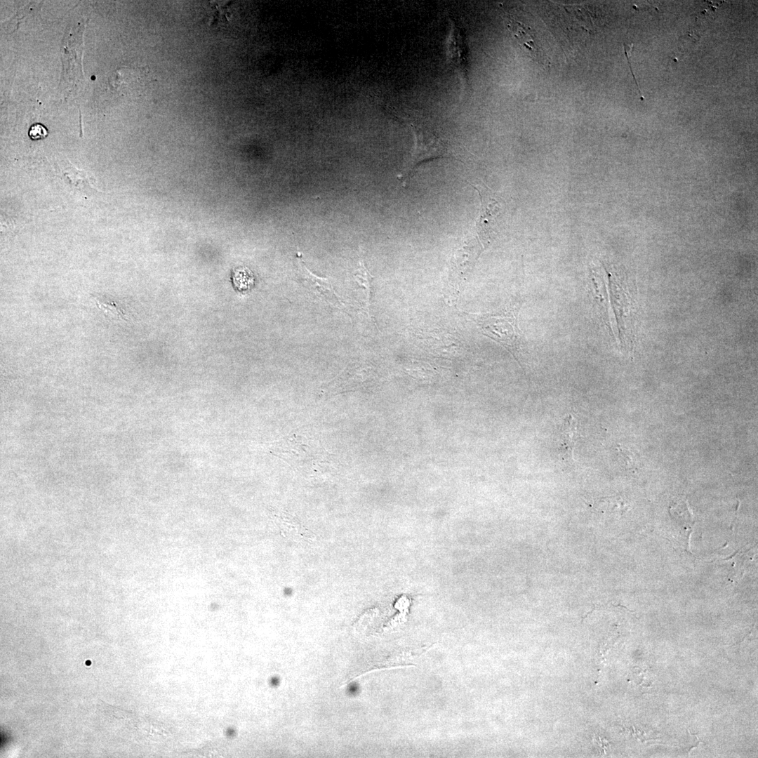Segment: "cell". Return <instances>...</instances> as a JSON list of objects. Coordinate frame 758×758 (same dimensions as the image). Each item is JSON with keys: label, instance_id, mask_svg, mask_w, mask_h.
I'll list each match as a JSON object with an SVG mask.
<instances>
[{"label": "cell", "instance_id": "1", "mask_svg": "<svg viewBox=\"0 0 758 758\" xmlns=\"http://www.w3.org/2000/svg\"><path fill=\"white\" fill-rule=\"evenodd\" d=\"M480 197L481 208L474 224L463 237L451 259L450 279L458 285L491 239V223L499 211L498 202L480 186L472 185Z\"/></svg>", "mask_w": 758, "mask_h": 758}, {"label": "cell", "instance_id": "2", "mask_svg": "<svg viewBox=\"0 0 758 758\" xmlns=\"http://www.w3.org/2000/svg\"><path fill=\"white\" fill-rule=\"evenodd\" d=\"M276 456L302 472L314 474L333 467L331 454L319 441L302 434H292L274 447Z\"/></svg>", "mask_w": 758, "mask_h": 758}, {"label": "cell", "instance_id": "3", "mask_svg": "<svg viewBox=\"0 0 758 758\" xmlns=\"http://www.w3.org/2000/svg\"><path fill=\"white\" fill-rule=\"evenodd\" d=\"M413 135V147L399 178L405 185L418 166L429 160L450 157L448 144L432 129L423 124H410Z\"/></svg>", "mask_w": 758, "mask_h": 758}, {"label": "cell", "instance_id": "4", "mask_svg": "<svg viewBox=\"0 0 758 758\" xmlns=\"http://www.w3.org/2000/svg\"><path fill=\"white\" fill-rule=\"evenodd\" d=\"M477 322L485 335L510 352H513L517 349L519 341V329L517 319L512 313L478 316Z\"/></svg>", "mask_w": 758, "mask_h": 758}, {"label": "cell", "instance_id": "5", "mask_svg": "<svg viewBox=\"0 0 758 758\" xmlns=\"http://www.w3.org/2000/svg\"><path fill=\"white\" fill-rule=\"evenodd\" d=\"M298 274L304 286L315 295L335 307L344 306L340 296L333 289L331 281L311 272L305 265L300 255L298 256Z\"/></svg>", "mask_w": 758, "mask_h": 758}, {"label": "cell", "instance_id": "6", "mask_svg": "<svg viewBox=\"0 0 758 758\" xmlns=\"http://www.w3.org/2000/svg\"><path fill=\"white\" fill-rule=\"evenodd\" d=\"M449 58L452 65L457 69L463 85L467 84V46L463 31L455 22H452L448 41Z\"/></svg>", "mask_w": 758, "mask_h": 758}, {"label": "cell", "instance_id": "7", "mask_svg": "<svg viewBox=\"0 0 758 758\" xmlns=\"http://www.w3.org/2000/svg\"><path fill=\"white\" fill-rule=\"evenodd\" d=\"M577 420L571 414L564 418L560 427V446L559 450L564 460H573V451L580 437L577 430Z\"/></svg>", "mask_w": 758, "mask_h": 758}, {"label": "cell", "instance_id": "8", "mask_svg": "<svg viewBox=\"0 0 758 758\" xmlns=\"http://www.w3.org/2000/svg\"><path fill=\"white\" fill-rule=\"evenodd\" d=\"M354 278L359 286L363 287L366 291L367 302H368L371 293V284L373 277L368 271L364 260L359 261V266L355 270Z\"/></svg>", "mask_w": 758, "mask_h": 758}, {"label": "cell", "instance_id": "9", "mask_svg": "<svg viewBox=\"0 0 758 758\" xmlns=\"http://www.w3.org/2000/svg\"><path fill=\"white\" fill-rule=\"evenodd\" d=\"M94 300L98 307L104 311L105 314L109 317H121L124 315L122 310L117 307L114 302L107 299H100L96 296H94Z\"/></svg>", "mask_w": 758, "mask_h": 758}, {"label": "cell", "instance_id": "10", "mask_svg": "<svg viewBox=\"0 0 758 758\" xmlns=\"http://www.w3.org/2000/svg\"><path fill=\"white\" fill-rule=\"evenodd\" d=\"M28 135L32 140H39L47 136L48 131L42 124H36L31 126Z\"/></svg>", "mask_w": 758, "mask_h": 758}, {"label": "cell", "instance_id": "11", "mask_svg": "<svg viewBox=\"0 0 758 758\" xmlns=\"http://www.w3.org/2000/svg\"><path fill=\"white\" fill-rule=\"evenodd\" d=\"M237 279H240L239 282L240 288L244 289L249 288L253 284V275L247 270H239L238 272Z\"/></svg>", "mask_w": 758, "mask_h": 758}]
</instances>
